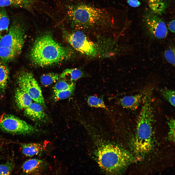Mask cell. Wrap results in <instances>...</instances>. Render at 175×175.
Returning a JSON list of instances; mask_svg holds the SVG:
<instances>
[{
	"mask_svg": "<svg viewBox=\"0 0 175 175\" xmlns=\"http://www.w3.org/2000/svg\"><path fill=\"white\" fill-rule=\"evenodd\" d=\"M37 0H0V7L12 6L32 11Z\"/></svg>",
	"mask_w": 175,
	"mask_h": 175,
	"instance_id": "cell-14",
	"label": "cell"
},
{
	"mask_svg": "<svg viewBox=\"0 0 175 175\" xmlns=\"http://www.w3.org/2000/svg\"><path fill=\"white\" fill-rule=\"evenodd\" d=\"M47 146V142H43L22 144L21 148L24 155L31 157L42 155L46 151Z\"/></svg>",
	"mask_w": 175,
	"mask_h": 175,
	"instance_id": "cell-11",
	"label": "cell"
},
{
	"mask_svg": "<svg viewBox=\"0 0 175 175\" xmlns=\"http://www.w3.org/2000/svg\"><path fill=\"white\" fill-rule=\"evenodd\" d=\"M169 128V139L173 142L175 140V121L173 118L170 119L168 122Z\"/></svg>",
	"mask_w": 175,
	"mask_h": 175,
	"instance_id": "cell-27",
	"label": "cell"
},
{
	"mask_svg": "<svg viewBox=\"0 0 175 175\" xmlns=\"http://www.w3.org/2000/svg\"><path fill=\"white\" fill-rule=\"evenodd\" d=\"M0 129L9 133L23 135H31L37 133L39 131L18 117L6 114L0 117Z\"/></svg>",
	"mask_w": 175,
	"mask_h": 175,
	"instance_id": "cell-6",
	"label": "cell"
},
{
	"mask_svg": "<svg viewBox=\"0 0 175 175\" xmlns=\"http://www.w3.org/2000/svg\"><path fill=\"white\" fill-rule=\"evenodd\" d=\"M2 148L0 144V151L1 150Z\"/></svg>",
	"mask_w": 175,
	"mask_h": 175,
	"instance_id": "cell-30",
	"label": "cell"
},
{
	"mask_svg": "<svg viewBox=\"0 0 175 175\" xmlns=\"http://www.w3.org/2000/svg\"><path fill=\"white\" fill-rule=\"evenodd\" d=\"M48 165L44 160L34 158L29 159L23 165V173L27 174L38 175L45 171Z\"/></svg>",
	"mask_w": 175,
	"mask_h": 175,
	"instance_id": "cell-10",
	"label": "cell"
},
{
	"mask_svg": "<svg viewBox=\"0 0 175 175\" xmlns=\"http://www.w3.org/2000/svg\"><path fill=\"white\" fill-rule=\"evenodd\" d=\"M59 78L58 74L50 73L44 74L41 77V82L43 85L47 86L56 82Z\"/></svg>",
	"mask_w": 175,
	"mask_h": 175,
	"instance_id": "cell-21",
	"label": "cell"
},
{
	"mask_svg": "<svg viewBox=\"0 0 175 175\" xmlns=\"http://www.w3.org/2000/svg\"><path fill=\"white\" fill-rule=\"evenodd\" d=\"M15 97L17 105L20 109H25L32 102V100L25 92L19 88L16 91Z\"/></svg>",
	"mask_w": 175,
	"mask_h": 175,
	"instance_id": "cell-15",
	"label": "cell"
},
{
	"mask_svg": "<svg viewBox=\"0 0 175 175\" xmlns=\"http://www.w3.org/2000/svg\"><path fill=\"white\" fill-rule=\"evenodd\" d=\"M97 161L105 171L115 173L123 169L132 161V156L128 152L116 146L102 145L97 150Z\"/></svg>",
	"mask_w": 175,
	"mask_h": 175,
	"instance_id": "cell-5",
	"label": "cell"
},
{
	"mask_svg": "<svg viewBox=\"0 0 175 175\" xmlns=\"http://www.w3.org/2000/svg\"><path fill=\"white\" fill-rule=\"evenodd\" d=\"M151 95L149 91L145 93L137 122L135 146L138 152L143 153L149 151L151 146L153 114Z\"/></svg>",
	"mask_w": 175,
	"mask_h": 175,
	"instance_id": "cell-4",
	"label": "cell"
},
{
	"mask_svg": "<svg viewBox=\"0 0 175 175\" xmlns=\"http://www.w3.org/2000/svg\"><path fill=\"white\" fill-rule=\"evenodd\" d=\"M87 102L90 106L107 109L102 98L95 96H89L87 98Z\"/></svg>",
	"mask_w": 175,
	"mask_h": 175,
	"instance_id": "cell-20",
	"label": "cell"
},
{
	"mask_svg": "<svg viewBox=\"0 0 175 175\" xmlns=\"http://www.w3.org/2000/svg\"><path fill=\"white\" fill-rule=\"evenodd\" d=\"M166 61L174 66L175 65V47L173 45L169 46L166 49L164 53Z\"/></svg>",
	"mask_w": 175,
	"mask_h": 175,
	"instance_id": "cell-23",
	"label": "cell"
},
{
	"mask_svg": "<svg viewBox=\"0 0 175 175\" xmlns=\"http://www.w3.org/2000/svg\"><path fill=\"white\" fill-rule=\"evenodd\" d=\"M9 70L5 63L0 61V93L6 89L9 78Z\"/></svg>",
	"mask_w": 175,
	"mask_h": 175,
	"instance_id": "cell-19",
	"label": "cell"
},
{
	"mask_svg": "<svg viewBox=\"0 0 175 175\" xmlns=\"http://www.w3.org/2000/svg\"><path fill=\"white\" fill-rule=\"evenodd\" d=\"M84 76L82 71L78 69H67L61 74L60 77L63 80L74 82Z\"/></svg>",
	"mask_w": 175,
	"mask_h": 175,
	"instance_id": "cell-16",
	"label": "cell"
},
{
	"mask_svg": "<svg viewBox=\"0 0 175 175\" xmlns=\"http://www.w3.org/2000/svg\"><path fill=\"white\" fill-rule=\"evenodd\" d=\"M26 28L23 21L14 19L8 33L0 39V61L9 62L21 53L25 42Z\"/></svg>",
	"mask_w": 175,
	"mask_h": 175,
	"instance_id": "cell-3",
	"label": "cell"
},
{
	"mask_svg": "<svg viewBox=\"0 0 175 175\" xmlns=\"http://www.w3.org/2000/svg\"><path fill=\"white\" fill-rule=\"evenodd\" d=\"M168 28L170 30L172 33L175 32V20H173L169 24Z\"/></svg>",
	"mask_w": 175,
	"mask_h": 175,
	"instance_id": "cell-29",
	"label": "cell"
},
{
	"mask_svg": "<svg viewBox=\"0 0 175 175\" xmlns=\"http://www.w3.org/2000/svg\"><path fill=\"white\" fill-rule=\"evenodd\" d=\"M63 31L64 38L74 49L88 56L96 55L97 50L96 45L82 31L77 30L70 32L66 30Z\"/></svg>",
	"mask_w": 175,
	"mask_h": 175,
	"instance_id": "cell-8",
	"label": "cell"
},
{
	"mask_svg": "<svg viewBox=\"0 0 175 175\" xmlns=\"http://www.w3.org/2000/svg\"><path fill=\"white\" fill-rule=\"evenodd\" d=\"M24 113L28 117L36 122H43L46 117L42 106L36 102H32L25 109Z\"/></svg>",
	"mask_w": 175,
	"mask_h": 175,
	"instance_id": "cell-12",
	"label": "cell"
},
{
	"mask_svg": "<svg viewBox=\"0 0 175 175\" xmlns=\"http://www.w3.org/2000/svg\"><path fill=\"white\" fill-rule=\"evenodd\" d=\"M14 168V164L12 161H8L5 164L0 165V175L10 174Z\"/></svg>",
	"mask_w": 175,
	"mask_h": 175,
	"instance_id": "cell-26",
	"label": "cell"
},
{
	"mask_svg": "<svg viewBox=\"0 0 175 175\" xmlns=\"http://www.w3.org/2000/svg\"><path fill=\"white\" fill-rule=\"evenodd\" d=\"M159 16L151 10L145 14L144 26L146 33L150 38L163 39L167 35L168 30L166 25Z\"/></svg>",
	"mask_w": 175,
	"mask_h": 175,
	"instance_id": "cell-9",
	"label": "cell"
},
{
	"mask_svg": "<svg viewBox=\"0 0 175 175\" xmlns=\"http://www.w3.org/2000/svg\"><path fill=\"white\" fill-rule=\"evenodd\" d=\"M75 84L74 82L69 83L64 80H60L57 82L53 87V92L60 91L75 88Z\"/></svg>",
	"mask_w": 175,
	"mask_h": 175,
	"instance_id": "cell-22",
	"label": "cell"
},
{
	"mask_svg": "<svg viewBox=\"0 0 175 175\" xmlns=\"http://www.w3.org/2000/svg\"><path fill=\"white\" fill-rule=\"evenodd\" d=\"M0 39L9 31V19L4 7H0Z\"/></svg>",
	"mask_w": 175,
	"mask_h": 175,
	"instance_id": "cell-18",
	"label": "cell"
},
{
	"mask_svg": "<svg viewBox=\"0 0 175 175\" xmlns=\"http://www.w3.org/2000/svg\"><path fill=\"white\" fill-rule=\"evenodd\" d=\"M127 2L130 6L134 7H138L141 4L138 0H127Z\"/></svg>",
	"mask_w": 175,
	"mask_h": 175,
	"instance_id": "cell-28",
	"label": "cell"
},
{
	"mask_svg": "<svg viewBox=\"0 0 175 175\" xmlns=\"http://www.w3.org/2000/svg\"><path fill=\"white\" fill-rule=\"evenodd\" d=\"M160 92L163 97L172 106H175V92L166 88L161 89Z\"/></svg>",
	"mask_w": 175,
	"mask_h": 175,
	"instance_id": "cell-24",
	"label": "cell"
},
{
	"mask_svg": "<svg viewBox=\"0 0 175 175\" xmlns=\"http://www.w3.org/2000/svg\"><path fill=\"white\" fill-rule=\"evenodd\" d=\"M151 10L159 15L165 11L167 6L166 0H146Z\"/></svg>",
	"mask_w": 175,
	"mask_h": 175,
	"instance_id": "cell-17",
	"label": "cell"
},
{
	"mask_svg": "<svg viewBox=\"0 0 175 175\" xmlns=\"http://www.w3.org/2000/svg\"><path fill=\"white\" fill-rule=\"evenodd\" d=\"M75 88L69 89L54 92L53 98L55 101L67 98L72 95L73 93Z\"/></svg>",
	"mask_w": 175,
	"mask_h": 175,
	"instance_id": "cell-25",
	"label": "cell"
},
{
	"mask_svg": "<svg viewBox=\"0 0 175 175\" xmlns=\"http://www.w3.org/2000/svg\"><path fill=\"white\" fill-rule=\"evenodd\" d=\"M55 14L58 23L77 30L114 28L121 21L119 10L88 0H59Z\"/></svg>",
	"mask_w": 175,
	"mask_h": 175,
	"instance_id": "cell-1",
	"label": "cell"
},
{
	"mask_svg": "<svg viewBox=\"0 0 175 175\" xmlns=\"http://www.w3.org/2000/svg\"><path fill=\"white\" fill-rule=\"evenodd\" d=\"M145 93L125 96L119 99V103L124 108L132 110L135 109L142 102Z\"/></svg>",
	"mask_w": 175,
	"mask_h": 175,
	"instance_id": "cell-13",
	"label": "cell"
},
{
	"mask_svg": "<svg viewBox=\"0 0 175 175\" xmlns=\"http://www.w3.org/2000/svg\"><path fill=\"white\" fill-rule=\"evenodd\" d=\"M71 54L68 49L54 40L52 35L47 33L35 40L30 53L31 61L40 66H49L68 58Z\"/></svg>",
	"mask_w": 175,
	"mask_h": 175,
	"instance_id": "cell-2",
	"label": "cell"
},
{
	"mask_svg": "<svg viewBox=\"0 0 175 175\" xmlns=\"http://www.w3.org/2000/svg\"><path fill=\"white\" fill-rule=\"evenodd\" d=\"M17 82L19 88L26 92L33 100L46 107L41 89L32 73L21 71L17 76Z\"/></svg>",
	"mask_w": 175,
	"mask_h": 175,
	"instance_id": "cell-7",
	"label": "cell"
}]
</instances>
